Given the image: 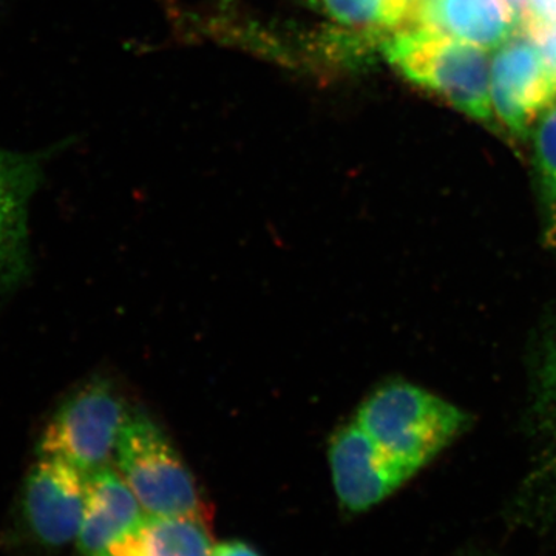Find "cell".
<instances>
[{"label": "cell", "instance_id": "6da1fadb", "mask_svg": "<svg viewBox=\"0 0 556 556\" xmlns=\"http://www.w3.org/2000/svg\"><path fill=\"white\" fill-rule=\"evenodd\" d=\"M356 422L379 448L413 475L470 427V416L445 399L394 380L358 408Z\"/></svg>", "mask_w": 556, "mask_h": 556}, {"label": "cell", "instance_id": "7a4b0ae2", "mask_svg": "<svg viewBox=\"0 0 556 556\" xmlns=\"http://www.w3.org/2000/svg\"><path fill=\"white\" fill-rule=\"evenodd\" d=\"M386 53L413 83L437 91L471 118L493 123L490 64L481 47L415 24L394 33Z\"/></svg>", "mask_w": 556, "mask_h": 556}, {"label": "cell", "instance_id": "3957f363", "mask_svg": "<svg viewBox=\"0 0 556 556\" xmlns=\"http://www.w3.org/2000/svg\"><path fill=\"white\" fill-rule=\"evenodd\" d=\"M116 470L150 517L208 519L192 471L148 416L131 412L115 452Z\"/></svg>", "mask_w": 556, "mask_h": 556}, {"label": "cell", "instance_id": "277c9868", "mask_svg": "<svg viewBox=\"0 0 556 556\" xmlns=\"http://www.w3.org/2000/svg\"><path fill=\"white\" fill-rule=\"evenodd\" d=\"M130 413L115 383L91 379L53 413L40 438L39 455L67 460L86 477L109 467Z\"/></svg>", "mask_w": 556, "mask_h": 556}, {"label": "cell", "instance_id": "5b68a950", "mask_svg": "<svg viewBox=\"0 0 556 556\" xmlns=\"http://www.w3.org/2000/svg\"><path fill=\"white\" fill-rule=\"evenodd\" d=\"M555 93L554 75L529 31L517 30L497 47L490 67V100L511 135L526 139Z\"/></svg>", "mask_w": 556, "mask_h": 556}, {"label": "cell", "instance_id": "8992f818", "mask_svg": "<svg viewBox=\"0 0 556 556\" xmlns=\"http://www.w3.org/2000/svg\"><path fill=\"white\" fill-rule=\"evenodd\" d=\"M329 466L340 506L361 514L378 506L413 477L386 455L357 422L340 428L329 444Z\"/></svg>", "mask_w": 556, "mask_h": 556}, {"label": "cell", "instance_id": "52a82bcc", "mask_svg": "<svg viewBox=\"0 0 556 556\" xmlns=\"http://www.w3.org/2000/svg\"><path fill=\"white\" fill-rule=\"evenodd\" d=\"M47 156L0 148V298L30 268L28 214L43 178Z\"/></svg>", "mask_w": 556, "mask_h": 556}, {"label": "cell", "instance_id": "ba28073f", "mask_svg": "<svg viewBox=\"0 0 556 556\" xmlns=\"http://www.w3.org/2000/svg\"><path fill=\"white\" fill-rule=\"evenodd\" d=\"M87 477L60 457L39 455L25 485V517L47 546L78 538L86 507Z\"/></svg>", "mask_w": 556, "mask_h": 556}, {"label": "cell", "instance_id": "9c48e42d", "mask_svg": "<svg viewBox=\"0 0 556 556\" xmlns=\"http://www.w3.org/2000/svg\"><path fill=\"white\" fill-rule=\"evenodd\" d=\"M148 517L118 470L104 467L87 475L86 507L80 522L79 551L102 556L129 536Z\"/></svg>", "mask_w": 556, "mask_h": 556}, {"label": "cell", "instance_id": "30bf717a", "mask_svg": "<svg viewBox=\"0 0 556 556\" xmlns=\"http://www.w3.org/2000/svg\"><path fill=\"white\" fill-rule=\"evenodd\" d=\"M416 25L481 49H497L521 25L506 0H415Z\"/></svg>", "mask_w": 556, "mask_h": 556}, {"label": "cell", "instance_id": "8fae6325", "mask_svg": "<svg viewBox=\"0 0 556 556\" xmlns=\"http://www.w3.org/2000/svg\"><path fill=\"white\" fill-rule=\"evenodd\" d=\"M206 521L188 517H148L135 532L102 556H211Z\"/></svg>", "mask_w": 556, "mask_h": 556}, {"label": "cell", "instance_id": "7c38bea8", "mask_svg": "<svg viewBox=\"0 0 556 556\" xmlns=\"http://www.w3.org/2000/svg\"><path fill=\"white\" fill-rule=\"evenodd\" d=\"M532 138L544 243L556 249V93L536 116Z\"/></svg>", "mask_w": 556, "mask_h": 556}, {"label": "cell", "instance_id": "4fadbf2b", "mask_svg": "<svg viewBox=\"0 0 556 556\" xmlns=\"http://www.w3.org/2000/svg\"><path fill=\"white\" fill-rule=\"evenodd\" d=\"M532 419L538 433L556 448V309L538 345L532 382Z\"/></svg>", "mask_w": 556, "mask_h": 556}, {"label": "cell", "instance_id": "5bb4252c", "mask_svg": "<svg viewBox=\"0 0 556 556\" xmlns=\"http://www.w3.org/2000/svg\"><path fill=\"white\" fill-rule=\"evenodd\" d=\"M340 24L358 31L386 33L412 20L415 0H324Z\"/></svg>", "mask_w": 556, "mask_h": 556}, {"label": "cell", "instance_id": "9a60e30c", "mask_svg": "<svg viewBox=\"0 0 556 556\" xmlns=\"http://www.w3.org/2000/svg\"><path fill=\"white\" fill-rule=\"evenodd\" d=\"M525 30L535 39L544 61L556 80V25H529V27H525Z\"/></svg>", "mask_w": 556, "mask_h": 556}, {"label": "cell", "instance_id": "2e32d148", "mask_svg": "<svg viewBox=\"0 0 556 556\" xmlns=\"http://www.w3.org/2000/svg\"><path fill=\"white\" fill-rule=\"evenodd\" d=\"M527 9H529V17L525 27L556 25V0H527Z\"/></svg>", "mask_w": 556, "mask_h": 556}, {"label": "cell", "instance_id": "e0dca14e", "mask_svg": "<svg viewBox=\"0 0 556 556\" xmlns=\"http://www.w3.org/2000/svg\"><path fill=\"white\" fill-rule=\"evenodd\" d=\"M211 556H260L249 544L241 541H226L212 547Z\"/></svg>", "mask_w": 556, "mask_h": 556}, {"label": "cell", "instance_id": "ac0fdd59", "mask_svg": "<svg viewBox=\"0 0 556 556\" xmlns=\"http://www.w3.org/2000/svg\"><path fill=\"white\" fill-rule=\"evenodd\" d=\"M508 5L514 9L515 13L519 17V22H521V28L525 27L527 22V17H529V9H527V0H506Z\"/></svg>", "mask_w": 556, "mask_h": 556}]
</instances>
